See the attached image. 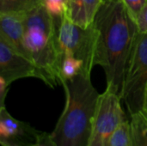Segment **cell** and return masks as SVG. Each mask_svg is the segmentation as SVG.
I'll return each mask as SVG.
<instances>
[{
	"label": "cell",
	"mask_w": 147,
	"mask_h": 146,
	"mask_svg": "<svg viewBox=\"0 0 147 146\" xmlns=\"http://www.w3.org/2000/svg\"><path fill=\"white\" fill-rule=\"evenodd\" d=\"M83 71L86 72L84 64L82 60L78 59L71 55H62L60 65L61 83L62 81L71 79Z\"/></svg>",
	"instance_id": "12"
},
{
	"label": "cell",
	"mask_w": 147,
	"mask_h": 146,
	"mask_svg": "<svg viewBox=\"0 0 147 146\" xmlns=\"http://www.w3.org/2000/svg\"><path fill=\"white\" fill-rule=\"evenodd\" d=\"M146 86L147 34L137 30L127 61L121 92V100L130 115L146 112Z\"/></svg>",
	"instance_id": "4"
},
{
	"label": "cell",
	"mask_w": 147,
	"mask_h": 146,
	"mask_svg": "<svg viewBox=\"0 0 147 146\" xmlns=\"http://www.w3.org/2000/svg\"><path fill=\"white\" fill-rule=\"evenodd\" d=\"M146 108L147 112V86H146Z\"/></svg>",
	"instance_id": "20"
},
{
	"label": "cell",
	"mask_w": 147,
	"mask_h": 146,
	"mask_svg": "<svg viewBox=\"0 0 147 146\" xmlns=\"http://www.w3.org/2000/svg\"><path fill=\"white\" fill-rule=\"evenodd\" d=\"M67 1H68V0H65V2H66V3H67Z\"/></svg>",
	"instance_id": "21"
},
{
	"label": "cell",
	"mask_w": 147,
	"mask_h": 146,
	"mask_svg": "<svg viewBox=\"0 0 147 146\" xmlns=\"http://www.w3.org/2000/svg\"><path fill=\"white\" fill-rule=\"evenodd\" d=\"M59 23L44 4L27 12L24 20V45L28 58L37 67L40 79L50 88L61 84Z\"/></svg>",
	"instance_id": "3"
},
{
	"label": "cell",
	"mask_w": 147,
	"mask_h": 146,
	"mask_svg": "<svg viewBox=\"0 0 147 146\" xmlns=\"http://www.w3.org/2000/svg\"><path fill=\"white\" fill-rule=\"evenodd\" d=\"M95 64L104 70L107 89L121 97L125 68L137 26L121 0H102L94 21Z\"/></svg>",
	"instance_id": "1"
},
{
	"label": "cell",
	"mask_w": 147,
	"mask_h": 146,
	"mask_svg": "<svg viewBox=\"0 0 147 146\" xmlns=\"http://www.w3.org/2000/svg\"><path fill=\"white\" fill-rule=\"evenodd\" d=\"M58 38L61 55H71L82 60L86 72L91 73L96 65V33L94 24L82 28L73 23L65 13L59 23Z\"/></svg>",
	"instance_id": "5"
},
{
	"label": "cell",
	"mask_w": 147,
	"mask_h": 146,
	"mask_svg": "<svg viewBox=\"0 0 147 146\" xmlns=\"http://www.w3.org/2000/svg\"><path fill=\"white\" fill-rule=\"evenodd\" d=\"M121 101L120 95L109 89L100 94L93 118L89 146L107 145L115 129L127 120Z\"/></svg>",
	"instance_id": "6"
},
{
	"label": "cell",
	"mask_w": 147,
	"mask_h": 146,
	"mask_svg": "<svg viewBox=\"0 0 147 146\" xmlns=\"http://www.w3.org/2000/svg\"><path fill=\"white\" fill-rule=\"evenodd\" d=\"M136 26L139 33L147 34V2L144 4L138 15Z\"/></svg>",
	"instance_id": "17"
},
{
	"label": "cell",
	"mask_w": 147,
	"mask_h": 146,
	"mask_svg": "<svg viewBox=\"0 0 147 146\" xmlns=\"http://www.w3.org/2000/svg\"><path fill=\"white\" fill-rule=\"evenodd\" d=\"M43 4L48 13L56 20L59 21L66 13L67 5L65 0H44Z\"/></svg>",
	"instance_id": "15"
},
{
	"label": "cell",
	"mask_w": 147,
	"mask_h": 146,
	"mask_svg": "<svg viewBox=\"0 0 147 146\" xmlns=\"http://www.w3.org/2000/svg\"><path fill=\"white\" fill-rule=\"evenodd\" d=\"M26 14L27 12L0 13V38L5 40L13 49L28 58L24 45Z\"/></svg>",
	"instance_id": "9"
},
{
	"label": "cell",
	"mask_w": 147,
	"mask_h": 146,
	"mask_svg": "<svg viewBox=\"0 0 147 146\" xmlns=\"http://www.w3.org/2000/svg\"><path fill=\"white\" fill-rule=\"evenodd\" d=\"M44 0H0V13L29 12L40 5Z\"/></svg>",
	"instance_id": "13"
},
{
	"label": "cell",
	"mask_w": 147,
	"mask_h": 146,
	"mask_svg": "<svg viewBox=\"0 0 147 146\" xmlns=\"http://www.w3.org/2000/svg\"><path fill=\"white\" fill-rule=\"evenodd\" d=\"M42 132L19 120L0 108V144L2 146H31L37 143Z\"/></svg>",
	"instance_id": "8"
},
{
	"label": "cell",
	"mask_w": 147,
	"mask_h": 146,
	"mask_svg": "<svg viewBox=\"0 0 147 146\" xmlns=\"http://www.w3.org/2000/svg\"><path fill=\"white\" fill-rule=\"evenodd\" d=\"M131 146H147V113L130 115Z\"/></svg>",
	"instance_id": "11"
},
{
	"label": "cell",
	"mask_w": 147,
	"mask_h": 146,
	"mask_svg": "<svg viewBox=\"0 0 147 146\" xmlns=\"http://www.w3.org/2000/svg\"><path fill=\"white\" fill-rule=\"evenodd\" d=\"M102 3V0H68L66 15L73 23L89 28L94 24Z\"/></svg>",
	"instance_id": "10"
},
{
	"label": "cell",
	"mask_w": 147,
	"mask_h": 146,
	"mask_svg": "<svg viewBox=\"0 0 147 146\" xmlns=\"http://www.w3.org/2000/svg\"><path fill=\"white\" fill-rule=\"evenodd\" d=\"M51 136V135H50ZM49 146H56L54 145V143H53V139H52V138H51V140H50V144H49Z\"/></svg>",
	"instance_id": "19"
},
{
	"label": "cell",
	"mask_w": 147,
	"mask_h": 146,
	"mask_svg": "<svg viewBox=\"0 0 147 146\" xmlns=\"http://www.w3.org/2000/svg\"><path fill=\"white\" fill-rule=\"evenodd\" d=\"M121 1L123 2L125 7L127 8L129 15L136 23L138 15L142 7L147 2V0H121Z\"/></svg>",
	"instance_id": "16"
},
{
	"label": "cell",
	"mask_w": 147,
	"mask_h": 146,
	"mask_svg": "<svg viewBox=\"0 0 147 146\" xmlns=\"http://www.w3.org/2000/svg\"><path fill=\"white\" fill-rule=\"evenodd\" d=\"M106 146H131L130 121H123L113 133Z\"/></svg>",
	"instance_id": "14"
},
{
	"label": "cell",
	"mask_w": 147,
	"mask_h": 146,
	"mask_svg": "<svg viewBox=\"0 0 147 146\" xmlns=\"http://www.w3.org/2000/svg\"><path fill=\"white\" fill-rule=\"evenodd\" d=\"M61 85L65 105L51 138L56 146H89L100 94L91 83L90 74L85 71L62 81Z\"/></svg>",
	"instance_id": "2"
},
{
	"label": "cell",
	"mask_w": 147,
	"mask_h": 146,
	"mask_svg": "<svg viewBox=\"0 0 147 146\" xmlns=\"http://www.w3.org/2000/svg\"><path fill=\"white\" fill-rule=\"evenodd\" d=\"M9 85L5 82V80L3 77H0V108L5 107L4 101L9 90Z\"/></svg>",
	"instance_id": "18"
},
{
	"label": "cell",
	"mask_w": 147,
	"mask_h": 146,
	"mask_svg": "<svg viewBox=\"0 0 147 146\" xmlns=\"http://www.w3.org/2000/svg\"><path fill=\"white\" fill-rule=\"evenodd\" d=\"M0 77L10 85L14 81L25 77L40 79L37 67L28 58L13 49L0 38Z\"/></svg>",
	"instance_id": "7"
}]
</instances>
